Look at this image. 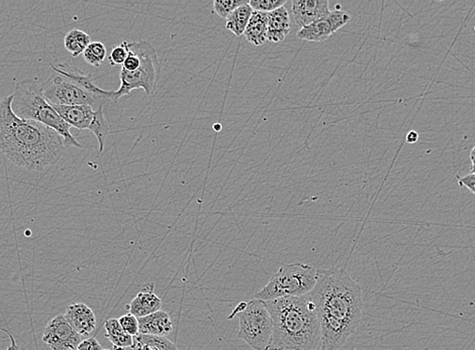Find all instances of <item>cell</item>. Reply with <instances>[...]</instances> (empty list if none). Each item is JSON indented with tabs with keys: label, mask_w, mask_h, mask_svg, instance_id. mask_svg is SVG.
<instances>
[{
	"label": "cell",
	"mask_w": 475,
	"mask_h": 350,
	"mask_svg": "<svg viewBox=\"0 0 475 350\" xmlns=\"http://www.w3.org/2000/svg\"><path fill=\"white\" fill-rule=\"evenodd\" d=\"M310 296L321 326V350H340L361 322V287L345 269L319 270V280Z\"/></svg>",
	"instance_id": "obj_1"
},
{
	"label": "cell",
	"mask_w": 475,
	"mask_h": 350,
	"mask_svg": "<svg viewBox=\"0 0 475 350\" xmlns=\"http://www.w3.org/2000/svg\"><path fill=\"white\" fill-rule=\"evenodd\" d=\"M12 99L10 94L0 101V153L31 172L56 165L66 151L64 138L46 125L17 116Z\"/></svg>",
	"instance_id": "obj_2"
},
{
	"label": "cell",
	"mask_w": 475,
	"mask_h": 350,
	"mask_svg": "<svg viewBox=\"0 0 475 350\" xmlns=\"http://www.w3.org/2000/svg\"><path fill=\"white\" fill-rule=\"evenodd\" d=\"M265 305L273 324L269 350H321V326L310 294Z\"/></svg>",
	"instance_id": "obj_3"
},
{
	"label": "cell",
	"mask_w": 475,
	"mask_h": 350,
	"mask_svg": "<svg viewBox=\"0 0 475 350\" xmlns=\"http://www.w3.org/2000/svg\"><path fill=\"white\" fill-rule=\"evenodd\" d=\"M12 108L21 120H32L46 125L64 138L65 146H82L71 135V127L62 120L43 92V82L36 78L21 80L14 86Z\"/></svg>",
	"instance_id": "obj_4"
},
{
	"label": "cell",
	"mask_w": 475,
	"mask_h": 350,
	"mask_svg": "<svg viewBox=\"0 0 475 350\" xmlns=\"http://www.w3.org/2000/svg\"><path fill=\"white\" fill-rule=\"evenodd\" d=\"M319 271L306 263H288L280 267L270 278L268 284L260 289L255 299L272 301L282 298L302 297L316 287Z\"/></svg>",
	"instance_id": "obj_5"
},
{
	"label": "cell",
	"mask_w": 475,
	"mask_h": 350,
	"mask_svg": "<svg viewBox=\"0 0 475 350\" xmlns=\"http://www.w3.org/2000/svg\"><path fill=\"white\" fill-rule=\"evenodd\" d=\"M239 319L237 337L245 341L253 350H269L273 324L264 301L252 299L241 302L228 319Z\"/></svg>",
	"instance_id": "obj_6"
},
{
	"label": "cell",
	"mask_w": 475,
	"mask_h": 350,
	"mask_svg": "<svg viewBox=\"0 0 475 350\" xmlns=\"http://www.w3.org/2000/svg\"><path fill=\"white\" fill-rule=\"evenodd\" d=\"M141 57V65L133 72L120 70V86L116 91H112V100L118 105L122 97L129 95L136 89H142L148 96L156 91L157 83L161 66L155 47L148 41L133 42Z\"/></svg>",
	"instance_id": "obj_7"
},
{
	"label": "cell",
	"mask_w": 475,
	"mask_h": 350,
	"mask_svg": "<svg viewBox=\"0 0 475 350\" xmlns=\"http://www.w3.org/2000/svg\"><path fill=\"white\" fill-rule=\"evenodd\" d=\"M52 73L43 83V92L52 105H89L94 107L96 97L84 89L71 73L69 64H51Z\"/></svg>",
	"instance_id": "obj_8"
},
{
	"label": "cell",
	"mask_w": 475,
	"mask_h": 350,
	"mask_svg": "<svg viewBox=\"0 0 475 350\" xmlns=\"http://www.w3.org/2000/svg\"><path fill=\"white\" fill-rule=\"evenodd\" d=\"M81 338V335L61 314L54 317L47 324L42 336V340L52 350H76Z\"/></svg>",
	"instance_id": "obj_9"
},
{
	"label": "cell",
	"mask_w": 475,
	"mask_h": 350,
	"mask_svg": "<svg viewBox=\"0 0 475 350\" xmlns=\"http://www.w3.org/2000/svg\"><path fill=\"white\" fill-rule=\"evenodd\" d=\"M291 10L295 23L301 30L325 19L331 12L328 0H293Z\"/></svg>",
	"instance_id": "obj_10"
},
{
	"label": "cell",
	"mask_w": 475,
	"mask_h": 350,
	"mask_svg": "<svg viewBox=\"0 0 475 350\" xmlns=\"http://www.w3.org/2000/svg\"><path fill=\"white\" fill-rule=\"evenodd\" d=\"M64 316L81 337H89L96 328V316L92 309L86 304L70 305Z\"/></svg>",
	"instance_id": "obj_11"
},
{
	"label": "cell",
	"mask_w": 475,
	"mask_h": 350,
	"mask_svg": "<svg viewBox=\"0 0 475 350\" xmlns=\"http://www.w3.org/2000/svg\"><path fill=\"white\" fill-rule=\"evenodd\" d=\"M155 285H147L138 295L127 305V310L137 318L148 316L161 310L162 300L155 294Z\"/></svg>",
	"instance_id": "obj_12"
},
{
	"label": "cell",
	"mask_w": 475,
	"mask_h": 350,
	"mask_svg": "<svg viewBox=\"0 0 475 350\" xmlns=\"http://www.w3.org/2000/svg\"><path fill=\"white\" fill-rule=\"evenodd\" d=\"M62 120L71 127L80 129H89L94 122L95 111L89 105H53Z\"/></svg>",
	"instance_id": "obj_13"
},
{
	"label": "cell",
	"mask_w": 475,
	"mask_h": 350,
	"mask_svg": "<svg viewBox=\"0 0 475 350\" xmlns=\"http://www.w3.org/2000/svg\"><path fill=\"white\" fill-rule=\"evenodd\" d=\"M138 321H139V334L167 337L173 331V323L170 318V315L163 310L138 318Z\"/></svg>",
	"instance_id": "obj_14"
},
{
	"label": "cell",
	"mask_w": 475,
	"mask_h": 350,
	"mask_svg": "<svg viewBox=\"0 0 475 350\" xmlns=\"http://www.w3.org/2000/svg\"><path fill=\"white\" fill-rule=\"evenodd\" d=\"M291 32V19L284 6L268 14V32L267 41L270 43H280L288 36Z\"/></svg>",
	"instance_id": "obj_15"
},
{
	"label": "cell",
	"mask_w": 475,
	"mask_h": 350,
	"mask_svg": "<svg viewBox=\"0 0 475 350\" xmlns=\"http://www.w3.org/2000/svg\"><path fill=\"white\" fill-rule=\"evenodd\" d=\"M268 32V14L253 12L246 31L244 32L250 44L255 47L262 46L267 42Z\"/></svg>",
	"instance_id": "obj_16"
},
{
	"label": "cell",
	"mask_w": 475,
	"mask_h": 350,
	"mask_svg": "<svg viewBox=\"0 0 475 350\" xmlns=\"http://www.w3.org/2000/svg\"><path fill=\"white\" fill-rule=\"evenodd\" d=\"M334 32H336V30L328 16L302 29L297 32V38L308 41V42L323 43L327 41Z\"/></svg>",
	"instance_id": "obj_17"
},
{
	"label": "cell",
	"mask_w": 475,
	"mask_h": 350,
	"mask_svg": "<svg viewBox=\"0 0 475 350\" xmlns=\"http://www.w3.org/2000/svg\"><path fill=\"white\" fill-rule=\"evenodd\" d=\"M105 337L118 349H129L133 347L134 337L127 334L122 326H120L118 319L112 318L107 320L105 323Z\"/></svg>",
	"instance_id": "obj_18"
},
{
	"label": "cell",
	"mask_w": 475,
	"mask_h": 350,
	"mask_svg": "<svg viewBox=\"0 0 475 350\" xmlns=\"http://www.w3.org/2000/svg\"><path fill=\"white\" fill-rule=\"evenodd\" d=\"M253 12L254 10L249 6V2L240 6L234 12L226 17V30L232 32L235 36H242L246 31V28H247Z\"/></svg>",
	"instance_id": "obj_19"
},
{
	"label": "cell",
	"mask_w": 475,
	"mask_h": 350,
	"mask_svg": "<svg viewBox=\"0 0 475 350\" xmlns=\"http://www.w3.org/2000/svg\"><path fill=\"white\" fill-rule=\"evenodd\" d=\"M133 350H178L167 337L138 334L134 337Z\"/></svg>",
	"instance_id": "obj_20"
},
{
	"label": "cell",
	"mask_w": 475,
	"mask_h": 350,
	"mask_svg": "<svg viewBox=\"0 0 475 350\" xmlns=\"http://www.w3.org/2000/svg\"><path fill=\"white\" fill-rule=\"evenodd\" d=\"M90 36L86 34L85 32L81 30H71L64 38L65 49L72 55L73 58L79 57L81 54L84 53L86 47L89 46Z\"/></svg>",
	"instance_id": "obj_21"
},
{
	"label": "cell",
	"mask_w": 475,
	"mask_h": 350,
	"mask_svg": "<svg viewBox=\"0 0 475 350\" xmlns=\"http://www.w3.org/2000/svg\"><path fill=\"white\" fill-rule=\"evenodd\" d=\"M88 131L94 133L95 138L98 142V155H101L105 151V140H107V135L111 131L103 105H99L98 108L95 110L94 122H92Z\"/></svg>",
	"instance_id": "obj_22"
},
{
	"label": "cell",
	"mask_w": 475,
	"mask_h": 350,
	"mask_svg": "<svg viewBox=\"0 0 475 350\" xmlns=\"http://www.w3.org/2000/svg\"><path fill=\"white\" fill-rule=\"evenodd\" d=\"M107 57V47L101 42H92L83 53L85 62L90 66L98 68Z\"/></svg>",
	"instance_id": "obj_23"
},
{
	"label": "cell",
	"mask_w": 475,
	"mask_h": 350,
	"mask_svg": "<svg viewBox=\"0 0 475 350\" xmlns=\"http://www.w3.org/2000/svg\"><path fill=\"white\" fill-rule=\"evenodd\" d=\"M248 2L249 1H246V0H220V1L213 2V8L222 19H226V17L234 12L237 8Z\"/></svg>",
	"instance_id": "obj_24"
},
{
	"label": "cell",
	"mask_w": 475,
	"mask_h": 350,
	"mask_svg": "<svg viewBox=\"0 0 475 350\" xmlns=\"http://www.w3.org/2000/svg\"><path fill=\"white\" fill-rule=\"evenodd\" d=\"M286 0H250L249 6L254 12H274L284 6Z\"/></svg>",
	"instance_id": "obj_25"
},
{
	"label": "cell",
	"mask_w": 475,
	"mask_h": 350,
	"mask_svg": "<svg viewBox=\"0 0 475 350\" xmlns=\"http://www.w3.org/2000/svg\"><path fill=\"white\" fill-rule=\"evenodd\" d=\"M129 56V43L123 42L122 44L112 47L109 56V62L112 67L123 66Z\"/></svg>",
	"instance_id": "obj_26"
},
{
	"label": "cell",
	"mask_w": 475,
	"mask_h": 350,
	"mask_svg": "<svg viewBox=\"0 0 475 350\" xmlns=\"http://www.w3.org/2000/svg\"><path fill=\"white\" fill-rule=\"evenodd\" d=\"M118 322H120L123 329H124L127 334L133 337L137 336V335L139 334V321H138L137 317L134 316L131 313L123 315L122 317L118 318Z\"/></svg>",
	"instance_id": "obj_27"
},
{
	"label": "cell",
	"mask_w": 475,
	"mask_h": 350,
	"mask_svg": "<svg viewBox=\"0 0 475 350\" xmlns=\"http://www.w3.org/2000/svg\"><path fill=\"white\" fill-rule=\"evenodd\" d=\"M76 350H103L101 343L94 337H88L79 343Z\"/></svg>",
	"instance_id": "obj_28"
},
{
	"label": "cell",
	"mask_w": 475,
	"mask_h": 350,
	"mask_svg": "<svg viewBox=\"0 0 475 350\" xmlns=\"http://www.w3.org/2000/svg\"><path fill=\"white\" fill-rule=\"evenodd\" d=\"M459 184L461 186H464V187L467 188V189H469L470 191L472 192V193L474 194L475 195V176L474 175L469 174V175H466V176L461 177V178L458 179Z\"/></svg>",
	"instance_id": "obj_29"
},
{
	"label": "cell",
	"mask_w": 475,
	"mask_h": 350,
	"mask_svg": "<svg viewBox=\"0 0 475 350\" xmlns=\"http://www.w3.org/2000/svg\"><path fill=\"white\" fill-rule=\"evenodd\" d=\"M1 331L6 332V333L8 334V337L10 338V345L6 350H19V345L17 344L16 339H14V337L12 336V334L10 333V332H8V330L3 329V328H1Z\"/></svg>",
	"instance_id": "obj_30"
},
{
	"label": "cell",
	"mask_w": 475,
	"mask_h": 350,
	"mask_svg": "<svg viewBox=\"0 0 475 350\" xmlns=\"http://www.w3.org/2000/svg\"><path fill=\"white\" fill-rule=\"evenodd\" d=\"M419 133L416 131H411L408 133L407 137H405V142L408 144H414V142H418Z\"/></svg>",
	"instance_id": "obj_31"
},
{
	"label": "cell",
	"mask_w": 475,
	"mask_h": 350,
	"mask_svg": "<svg viewBox=\"0 0 475 350\" xmlns=\"http://www.w3.org/2000/svg\"><path fill=\"white\" fill-rule=\"evenodd\" d=\"M470 160H472V165H475V146L470 153Z\"/></svg>",
	"instance_id": "obj_32"
},
{
	"label": "cell",
	"mask_w": 475,
	"mask_h": 350,
	"mask_svg": "<svg viewBox=\"0 0 475 350\" xmlns=\"http://www.w3.org/2000/svg\"><path fill=\"white\" fill-rule=\"evenodd\" d=\"M472 174L475 176V165H472Z\"/></svg>",
	"instance_id": "obj_33"
},
{
	"label": "cell",
	"mask_w": 475,
	"mask_h": 350,
	"mask_svg": "<svg viewBox=\"0 0 475 350\" xmlns=\"http://www.w3.org/2000/svg\"><path fill=\"white\" fill-rule=\"evenodd\" d=\"M474 34H475V25H474Z\"/></svg>",
	"instance_id": "obj_34"
},
{
	"label": "cell",
	"mask_w": 475,
	"mask_h": 350,
	"mask_svg": "<svg viewBox=\"0 0 475 350\" xmlns=\"http://www.w3.org/2000/svg\"><path fill=\"white\" fill-rule=\"evenodd\" d=\"M103 350H109V349H103Z\"/></svg>",
	"instance_id": "obj_35"
}]
</instances>
